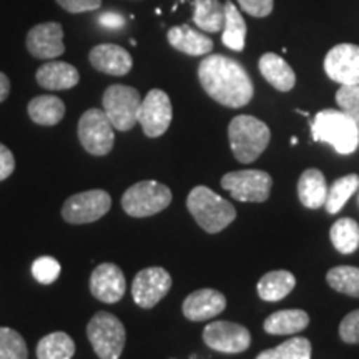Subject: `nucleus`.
<instances>
[{
	"label": "nucleus",
	"instance_id": "obj_1",
	"mask_svg": "<svg viewBox=\"0 0 359 359\" xmlns=\"http://www.w3.org/2000/svg\"><path fill=\"white\" fill-rule=\"evenodd\" d=\"M198 79L206 95L228 109H241L253 98V80L235 58L218 53L205 57L198 65Z\"/></svg>",
	"mask_w": 359,
	"mask_h": 359
},
{
	"label": "nucleus",
	"instance_id": "obj_2",
	"mask_svg": "<svg viewBox=\"0 0 359 359\" xmlns=\"http://www.w3.org/2000/svg\"><path fill=\"white\" fill-rule=\"evenodd\" d=\"M187 208L195 222L210 235H217L230 226L236 218V210L230 201L222 198L212 188L198 185L190 191Z\"/></svg>",
	"mask_w": 359,
	"mask_h": 359
},
{
	"label": "nucleus",
	"instance_id": "obj_3",
	"mask_svg": "<svg viewBox=\"0 0 359 359\" xmlns=\"http://www.w3.org/2000/svg\"><path fill=\"white\" fill-rule=\"evenodd\" d=\"M314 142L327 143L339 155H351L359 145V128L341 110L326 109L318 111L311 122Z\"/></svg>",
	"mask_w": 359,
	"mask_h": 359
},
{
	"label": "nucleus",
	"instance_id": "obj_4",
	"mask_svg": "<svg viewBox=\"0 0 359 359\" xmlns=\"http://www.w3.org/2000/svg\"><path fill=\"white\" fill-rule=\"evenodd\" d=\"M228 138L235 158L240 163H253L266 150L271 132L257 116L238 115L228 127Z\"/></svg>",
	"mask_w": 359,
	"mask_h": 359
},
{
	"label": "nucleus",
	"instance_id": "obj_5",
	"mask_svg": "<svg viewBox=\"0 0 359 359\" xmlns=\"http://www.w3.org/2000/svg\"><path fill=\"white\" fill-rule=\"evenodd\" d=\"M172 190L155 180L135 183L122 196V208L128 217L147 218L163 212L172 203Z\"/></svg>",
	"mask_w": 359,
	"mask_h": 359
},
{
	"label": "nucleus",
	"instance_id": "obj_6",
	"mask_svg": "<svg viewBox=\"0 0 359 359\" xmlns=\"http://www.w3.org/2000/svg\"><path fill=\"white\" fill-rule=\"evenodd\" d=\"M87 336L100 359H120L127 341L123 323L115 314L100 311L88 321Z\"/></svg>",
	"mask_w": 359,
	"mask_h": 359
},
{
	"label": "nucleus",
	"instance_id": "obj_7",
	"mask_svg": "<svg viewBox=\"0 0 359 359\" xmlns=\"http://www.w3.org/2000/svg\"><path fill=\"white\" fill-rule=\"evenodd\" d=\"M102 103L111 127L118 132H128L138 123L142 97L137 88L128 85H110L103 93Z\"/></svg>",
	"mask_w": 359,
	"mask_h": 359
},
{
	"label": "nucleus",
	"instance_id": "obj_8",
	"mask_svg": "<svg viewBox=\"0 0 359 359\" xmlns=\"http://www.w3.org/2000/svg\"><path fill=\"white\" fill-rule=\"evenodd\" d=\"M222 187L238 201L263 203L269 198L273 178L263 170H238L223 175Z\"/></svg>",
	"mask_w": 359,
	"mask_h": 359
},
{
	"label": "nucleus",
	"instance_id": "obj_9",
	"mask_svg": "<svg viewBox=\"0 0 359 359\" xmlns=\"http://www.w3.org/2000/svg\"><path fill=\"white\" fill-rule=\"evenodd\" d=\"M105 111L90 109L79 122V140L90 155H109L115 145V133Z\"/></svg>",
	"mask_w": 359,
	"mask_h": 359
},
{
	"label": "nucleus",
	"instance_id": "obj_10",
	"mask_svg": "<svg viewBox=\"0 0 359 359\" xmlns=\"http://www.w3.org/2000/svg\"><path fill=\"white\" fill-rule=\"evenodd\" d=\"M111 208V198L105 190H88L65 200L62 217L67 223L85 224L105 217Z\"/></svg>",
	"mask_w": 359,
	"mask_h": 359
},
{
	"label": "nucleus",
	"instance_id": "obj_11",
	"mask_svg": "<svg viewBox=\"0 0 359 359\" xmlns=\"http://www.w3.org/2000/svg\"><path fill=\"white\" fill-rule=\"evenodd\" d=\"M172 285V276L165 268L150 266L140 269L132 283L133 302L143 309H151L168 294Z\"/></svg>",
	"mask_w": 359,
	"mask_h": 359
},
{
	"label": "nucleus",
	"instance_id": "obj_12",
	"mask_svg": "<svg viewBox=\"0 0 359 359\" xmlns=\"http://www.w3.org/2000/svg\"><path fill=\"white\" fill-rule=\"evenodd\" d=\"M173 118L170 97L163 90L154 88L147 93L138 110V123L143 133L150 138H158L167 132Z\"/></svg>",
	"mask_w": 359,
	"mask_h": 359
},
{
	"label": "nucleus",
	"instance_id": "obj_13",
	"mask_svg": "<svg viewBox=\"0 0 359 359\" xmlns=\"http://www.w3.org/2000/svg\"><path fill=\"white\" fill-rule=\"evenodd\" d=\"M203 341L210 349L224 354L245 353L251 344V334L245 326L233 321H213L203 330Z\"/></svg>",
	"mask_w": 359,
	"mask_h": 359
},
{
	"label": "nucleus",
	"instance_id": "obj_14",
	"mask_svg": "<svg viewBox=\"0 0 359 359\" xmlns=\"http://www.w3.org/2000/svg\"><path fill=\"white\" fill-rule=\"evenodd\" d=\"M325 72L333 82L359 85V45L339 43L326 53Z\"/></svg>",
	"mask_w": 359,
	"mask_h": 359
},
{
	"label": "nucleus",
	"instance_id": "obj_15",
	"mask_svg": "<svg viewBox=\"0 0 359 359\" xmlns=\"http://www.w3.org/2000/svg\"><path fill=\"white\" fill-rule=\"evenodd\" d=\"M127 291V281L122 268L114 263H102L92 271L90 276V293L98 302L114 304L118 303Z\"/></svg>",
	"mask_w": 359,
	"mask_h": 359
},
{
	"label": "nucleus",
	"instance_id": "obj_16",
	"mask_svg": "<svg viewBox=\"0 0 359 359\" xmlns=\"http://www.w3.org/2000/svg\"><path fill=\"white\" fill-rule=\"evenodd\" d=\"M27 50L40 60H52L65 52L64 29L58 22L39 24L27 34Z\"/></svg>",
	"mask_w": 359,
	"mask_h": 359
},
{
	"label": "nucleus",
	"instance_id": "obj_17",
	"mask_svg": "<svg viewBox=\"0 0 359 359\" xmlns=\"http://www.w3.org/2000/svg\"><path fill=\"white\" fill-rule=\"evenodd\" d=\"M226 309V296L218 290L203 288L193 291L183 302L182 311L187 320L200 323L213 320Z\"/></svg>",
	"mask_w": 359,
	"mask_h": 359
},
{
	"label": "nucleus",
	"instance_id": "obj_18",
	"mask_svg": "<svg viewBox=\"0 0 359 359\" xmlns=\"http://www.w3.org/2000/svg\"><path fill=\"white\" fill-rule=\"evenodd\" d=\"M88 60L92 67L102 74L123 77L133 67V58L123 47L115 43H100L92 48Z\"/></svg>",
	"mask_w": 359,
	"mask_h": 359
},
{
	"label": "nucleus",
	"instance_id": "obj_19",
	"mask_svg": "<svg viewBox=\"0 0 359 359\" xmlns=\"http://www.w3.org/2000/svg\"><path fill=\"white\" fill-rule=\"evenodd\" d=\"M168 43L175 50L187 53L191 57L206 55L213 50V40L201 34L200 30L191 29L190 25H177L168 30Z\"/></svg>",
	"mask_w": 359,
	"mask_h": 359
},
{
	"label": "nucleus",
	"instance_id": "obj_20",
	"mask_svg": "<svg viewBox=\"0 0 359 359\" xmlns=\"http://www.w3.org/2000/svg\"><path fill=\"white\" fill-rule=\"evenodd\" d=\"M39 85L45 90H69L79 83L80 74L72 64L67 62H47L39 67L35 74Z\"/></svg>",
	"mask_w": 359,
	"mask_h": 359
},
{
	"label": "nucleus",
	"instance_id": "obj_21",
	"mask_svg": "<svg viewBox=\"0 0 359 359\" xmlns=\"http://www.w3.org/2000/svg\"><path fill=\"white\" fill-rule=\"evenodd\" d=\"M259 72H262L263 79L275 87L280 92H290L296 85V74L291 69L288 62L285 58L278 55V53L268 52L259 58Z\"/></svg>",
	"mask_w": 359,
	"mask_h": 359
},
{
	"label": "nucleus",
	"instance_id": "obj_22",
	"mask_svg": "<svg viewBox=\"0 0 359 359\" xmlns=\"http://www.w3.org/2000/svg\"><path fill=\"white\" fill-rule=\"evenodd\" d=\"M327 196L326 177L318 168H308L298 180V198L303 206L318 210L325 206Z\"/></svg>",
	"mask_w": 359,
	"mask_h": 359
},
{
	"label": "nucleus",
	"instance_id": "obj_23",
	"mask_svg": "<svg viewBox=\"0 0 359 359\" xmlns=\"http://www.w3.org/2000/svg\"><path fill=\"white\" fill-rule=\"evenodd\" d=\"M308 326L309 316L303 309H283V311L269 314L263 323V330L273 336L302 333Z\"/></svg>",
	"mask_w": 359,
	"mask_h": 359
},
{
	"label": "nucleus",
	"instance_id": "obj_24",
	"mask_svg": "<svg viewBox=\"0 0 359 359\" xmlns=\"http://www.w3.org/2000/svg\"><path fill=\"white\" fill-rule=\"evenodd\" d=\"M296 286V278L293 273L286 271V269H275L262 276L258 281V294L264 302L276 303L285 299Z\"/></svg>",
	"mask_w": 359,
	"mask_h": 359
},
{
	"label": "nucleus",
	"instance_id": "obj_25",
	"mask_svg": "<svg viewBox=\"0 0 359 359\" xmlns=\"http://www.w3.org/2000/svg\"><path fill=\"white\" fill-rule=\"evenodd\" d=\"M29 116L34 123L53 127L65 116V103L55 95H39L29 103Z\"/></svg>",
	"mask_w": 359,
	"mask_h": 359
},
{
	"label": "nucleus",
	"instance_id": "obj_26",
	"mask_svg": "<svg viewBox=\"0 0 359 359\" xmlns=\"http://www.w3.org/2000/svg\"><path fill=\"white\" fill-rule=\"evenodd\" d=\"M246 40V22L231 0L224 4V25L222 42L230 50L241 52L245 48Z\"/></svg>",
	"mask_w": 359,
	"mask_h": 359
},
{
	"label": "nucleus",
	"instance_id": "obj_27",
	"mask_svg": "<svg viewBox=\"0 0 359 359\" xmlns=\"http://www.w3.org/2000/svg\"><path fill=\"white\" fill-rule=\"evenodd\" d=\"M193 22L203 32H219L224 25V4L219 0H193Z\"/></svg>",
	"mask_w": 359,
	"mask_h": 359
},
{
	"label": "nucleus",
	"instance_id": "obj_28",
	"mask_svg": "<svg viewBox=\"0 0 359 359\" xmlns=\"http://www.w3.org/2000/svg\"><path fill=\"white\" fill-rule=\"evenodd\" d=\"M331 243L341 255H351L359 248V224L353 218H339L330 230Z\"/></svg>",
	"mask_w": 359,
	"mask_h": 359
},
{
	"label": "nucleus",
	"instance_id": "obj_29",
	"mask_svg": "<svg viewBox=\"0 0 359 359\" xmlns=\"http://www.w3.org/2000/svg\"><path fill=\"white\" fill-rule=\"evenodd\" d=\"M359 190V177L356 173L344 175L327 187V196L325 208L330 215H336L343 210L346 201Z\"/></svg>",
	"mask_w": 359,
	"mask_h": 359
},
{
	"label": "nucleus",
	"instance_id": "obj_30",
	"mask_svg": "<svg viewBox=\"0 0 359 359\" xmlns=\"http://www.w3.org/2000/svg\"><path fill=\"white\" fill-rule=\"evenodd\" d=\"M75 354V343L67 333L57 331L43 336L37 344L39 359H72Z\"/></svg>",
	"mask_w": 359,
	"mask_h": 359
},
{
	"label": "nucleus",
	"instance_id": "obj_31",
	"mask_svg": "<svg viewBox=\"0 0 359 359\" xmlns=\"http://www.w3.org/2000/svg\"><path fill=\"white\" fill-rule=\"evenodd\" d=\"M326 281L338 293L359 298V268L346 264L331 268L326 275Z\"/></svg>",
	"mask_w": 359,
	"mask_h": 359
},
{
	"label": "nucleus",
	"instance_id": "obj_32",
	"mask_svg": "<svg viewBox=\"0 0 359 359\" xmlns=\"http://www.w3.org/2000/svg\"><path fill=\"white\" fill-rule=\"evenodd\" d=\"M257 359H311V343L306 338L296 336L280 346L259 353Z\"/></svg>",
	"mask_w": 359,
	"mask_h": 359
},
{
	"label": "nucleus",
	"instance_id": "obj_33",
	"mask_svg": "<svg viewBox=\"0 0 359 359\" xmlns=\"http://www.w3.org/2000/svg\"><path fill=\"white\" fill-rule=\"evenodd\" d=\"M27 358H29V349H27V343L22 334L12 327L0 326V359Z\"/></svg>",
	"mask_w": 359,
	"mask_h": 359
},
{
	"label": "nucleus",
	"instance_id": "obj_34",
	"mask_svg": "<svg viewBox=\"0 0 359 359\" xmlns=\"http://www.w3.org/2000/svg\"><path fill=\"white\" fill-rule=\"evenodd\" d=\"M336 103L359 128V85H341L336 92Z\"/></svg>",
	"mask_w": 359,
	"mask_h": 359
},
{
	"label": "nucleus",
	"instance_id": "obj_35",
	"mask_svg": "<svg viewBox=\"0 0 359 359\" xmlns=\"http://www.w3.org/2000/svg\"><path fill=\"white\" fill-rule=\"evenodd\" d=\"M60 263L52 257H40L32 264V275L42 285H52L60 276Z\"/></svg>",
	"mask_w": 359,
	"mask_h": 359
},
{
	"label": "nucleus",
	"instance_id": "obj_36",
	"mask_svg": "<svg viewBox=\"0 0 359 359\" xmlns=\"http://www.w3.org/2000/svg\"><path fill=\"white\" fill-rule=\"evenodd\" d=\"M339 336L344 343L359 344V309L348 313L339 325Z\"/></svg>",
	"mask_w": 359,
	"mask_h": 359
},
{
	"label": "nucleus",
	"instance_id": "obj_37",
	"mask_svg": "<svg viewBox=\"0 0 359 359\" xmlns=\"http://www.w3.org/2000/svg\"><path fill=\"white\" fill-rule=\"evenodd\" d=\"M238 4L246 13L257 19L268 17L275 7V0H238Z\"/></svg>",
	"mask_w": 359,
	"mask_h": 359
},
{
	"label": "nucleus",
	"instance_id": "obj_38",
	"mask_svg": "<svg viewBox=\"0 0 359 359\" xmlns=\"http://www.w3.org/2000/svg\"><path fill=\"white\" fill-rule=\"evenodd\" d=\"M57 4L70 13L93 12L102 7V0H57Z\"/></svg>",
	"mask_w": 359,
	"mask_h": 359
},
{
	"label": "nucleus",
	"instance_id": "obj_39",
	"mask_svg": "<svg viewBox=\"0 0 359 359\" xmlns=\"http://www.w3.org/2000/svg\"><path fill=\"white\" fill-rule=\"evenodd\" d=\"M13 170H15V158H13V154L4 145V143H0V182L11 177Z\"/></svg>",
	"mask_w": 359,
	"mask_h": 359
},
{
	"label": "nucleus",
	"instance_id": "obj_40",
	"mask_svg": "<svg viewBox=\"0 0 359 359\" xmlns=\"http://www.w3.org/2000/svg\"><path fill=\"white\" fill-rule=\"evenodd\" d=\"M98 22L103 27H107V29H111V30H116V29H122V27L125 25V19L120 13H115V12H107L103 13V15H100V19H98Z\"/></svg>",
	"mask_w": 359,
	"mask_h": 359
},
{
	"label": "nucleus",
	"instance_id": "obj_41",
	"mask_svg": "<svg viewBox=\"0 0 359 359\" xmlns=\"http://www.w3.org/2000/svg\"><path fill=\"white\" fill-rule=\"evenodd\" d=\"M8 93H11V80H8L6 74L0 72V103L7 100Z\"/></svg>",
	"mask_w": 359,
	"mask_h": 359
},
{
	"label": "nucleus",
	"instance_id": "obj_42",
	"mask_svg": "<svg viewBox=\"0 0 359 359\" xmlns=\"http://www.w3.org/2000/svg\"><path fill=\"white\" fill-rule=\"evenodd\" d=\"M296 111H298V114H299V115H303V116H309L308 111H304V110H299V109H298Z\"/></svg>",
	"mask_w": 359,
	"mask_h": 359
},
{
	"label": "nucleus",
	"instance_id": "obj_43",
	"mask_svg": "<svg viewBox=\"0 0 359 359\" xmlns=\"http://www.w3.org/2000/svg\"><path fill=\"white\" fill-rule=\"evenodd\" d=\"M296 143H298V138H291V145H296Z\"/></svg>",
	"mask_w": 359,
	"mask_h": 359
},
{
	"label": "nucleus",
	"instance_id": "obj_44",
	"mask_svg": "<svg viewBox=\"0 0 359 359\" xmlns=\"http://www.w3.org/2000/svg\"><path fill=\"white\" fill-rule=\"evenodd\" d=\"M358 205H359V195H358Z\"/></svg>",
	"mask_w": 359,
	"mask_h": 359
}]
</instances>
